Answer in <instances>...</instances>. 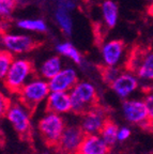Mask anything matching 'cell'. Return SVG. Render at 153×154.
I'll use <instances>...</instances> for the list:
<instances>
[{"label":"cell","mask_w":153,"mask_h":154,"mask_svg":"<svg viewBox=\"0 0 153 154\" xmlns=\"http://www.w3.org/2000/svg\"><path fill=\"white\" fill-rule=\"evenodd\" d=\"M131 136V131L127 128H119V133H118V140L119 141H124Z\"/></svg>","instance_id":"cell-28"},{"label":"cell","mask_w":153,"mask_h":154,"mask_svg":"<svg viewBox=\"0 0 153 154\" xmlns=\"http://www.w3.org/2000/svg\"><path fill=\"white\" fill-rule=\"evenodd\" d=\"M120 74L119 70L116 69V66H106L103 65L102 70H101V76H102V79L105 84L110 85L114 82L116 77Z\"/></svg>","instance_id":"cell-26"},{"label":"cell","mask_w":153,"mask_h":154,"mask_svg":"<svg viewBox=\"0 0 153 154\" xmlns=\"http://www.w3.org/2000/svg\"><path fill=\"white\" fill-rule=\"evenodd\" d=\"M56 51L59 56L67 58L75 64L81 65L84 62V57H83L81 53L78 51V48L75 47L74 44L71 43L70 41L59 42L56 45Z\"/></svg>","instance_id":"cell-17"},{"label":"cell","mask_w":153,"mask_h":154,"mask_svg":"<svg viewBox=\"0 0 153 154\" xmlns=\"http://www.w3.org/2000/svg\"><path fill=\"white\" fill-rule=\"evenodd\" d=\"M17 7V0H0V17H9Z\"/></svg>","instance_id":"cell-25"},{"label":"cell","mask_w":153,"mask_h":154,"mask_svg":"<svg viewBox=\"0 0 153 154\" xmlns=\"http://www.w3.org/2000/svg\"><path fill=\"white\" fill-rule=\"evenodd\" d=\"M72 11L65 9L62 7H57L56 11L54 13L55 22L60 28V30L65 34V35H71L73 32V17Z\"/></svg>","instance_id":"cell-18"},{"label":"cell","mask_w":153,"mask_h":154,"mask_svg":"<svg viewBox=\"0 0 153 154\" xmlns=\"http://www.w3.org/2000/svg\"><path fill=\"white\" fill-rule=\"evenodd\" d=\"M142 92L145 94L144 103L146 104L148 110V131L147 132L153 134V86H146L142 88Z\"/></svg>","instance_id":"cell-23"},{"label":"cell","mask_w":153,"mask_h":154,"mask_svg":"<svg viewBox=\"0 0 153 154\" xmlns=\"http://www.w3.org/2000/svg\"><path fill=\"white\" fill-rule=\"evenodd\" d=\"M85 132L79 126H65L54 149L58 154H75L85 137Z\"/></svg>","instance_id":"cell-7"},{"label":"cell","mask_w":153,"mask_h":154,"mask_svg":"<svg viewBox=\"0 0 153 154\" xmlns=\"http://www.w3.org/2000/svg\"><path fill=\"white\" fill-rule=\"evenodd\" d=\"M110 147L98 134H86L75 154H108Z\"/></svg>","instance_id":"cell-14"},{"label":"cell","mask_w":153,"mask_h":154,"mask_svg":"<svg viewBox=\"0 0 153 154\" xmlns=\"http://www.w3.org/2000/svg\"><path fill=\"white\" fill-rule=\"evenodd\" d=\"M101 12L104 24L107 26V28L113 29L117 25L118 16H119L118 5L113 0H105L101 5Z\"/></svg>","instance_id":"cell-20"},{"label":"cell","mask_w":153,"mask_h":154,"mask_svg":"<svg viewBox=\"0 0 153 154\" xmlns=\"http://www.w3.org/2000/svg\"><path fill=\"white\" fill-rule=\"evenodd\" d=\"M118 133H119V126H118V124L110 117H108L106 119L104 125L102 126V128H101L98 135L111 148L118 141Z\"/></svg>","instance_id":"cell-21"},{"label":"cell","mask_w":153,"mask_h":154,"mask_svg":"<svg viewBox=\"0 0 153 154\" xmlns=\"http://www.w3.org/2000/svg\"><path fill=\"white\" fill-rule=\"evenodd\" d=\"M151 51L150 47H147L144 45H136L130 51L129 55L126 56V60H125V70L127 72H131L136 75L137 70L140 66L141 62L144 61L146 56Z\"/></svg>","instance_id":"cell-15"},{"label":"cell","mask_w":153,"mask_h":154,"mask_svg":"<svg viewBox=\"0 0 153 154\" xmlns=\"http://www.w3.org/2000/svg\"><path fill=\"white\" fill-rule=\"evenodd\" d=\"M136 75L139 78L153 80V51H150L146 56L139 69L137 70Z\"/></svg>","instance_id":"cell-22"},{"label":"cell","mask_w":153,"mask_h":154,"mask_svg":"<svg viewBox=\"0 0 153 154\" xmlns=\"http://www.w3.org/2000/svg\"><path fill=\"white\" fill-rule=\"evenodd\" d=\"M109 87L118 96L124 99L138 88V80L135 74L126 71L124 73H120Z\"/></svg>","instance_id":"cell-12"},{"label":"cell","mask_w":153,"mask_h":154,"mask_svg":"<svg viewBox=\"0 0 153 154\" xmlns=\"http://www.w3.org/2000/svg\"><path fill=\"white\" fill-rule=\"evenodd\" d=\"M72 111L83 115L87 110L98 105V91L93 84L89 82H78L70 91Z\"/></svg>","instance_id":"cell-3"},{"label":"cell","mask_w":153,"mask_h":154,"mask_svg":"<svg viewBox=\"0 0 153 154\" xmlns=\"http://www.w3.org/2000/svg\"><path fill=\"white\" fill-rule=\"evenodd\" d=\"M124 118L132 124H135L144 131H148V110L144 101L126 100L122 103Z\"/></svg>","instance_id":"cell-8"},{"label":"cell","mask_w":153,"mask_h":154,"mask_svg":"<svg viewBox=\"0 0 153 154\" xmlns=\"http://www.w3.org/2000/svg\"><path fill=\"white\" fill-rule=\"evenodd\" d=\"M30 113L31 112L28 108H26L20 102H17L11 104L5 115V118L22 138L28 137L31 131Z\"/></svg>","instance_id":"cell-6"},{"label":"cell","mask_w":153,"mask_h":154,"mask_svg":"<svg viewBox=\"0 0 153 154\" xmlns=\"http://www.w3.org/2000/svg\"><path fill=\"white\" fill-rule=\"evenodd\" d=\"M13 60H14V55H12L5 48H0V80L3 82Z\"/></svg>","instance_id":"cell-24"},{"label":"cell","mask_w":153,"mask_h":154,"mask_svg":"<svg viewBox=\"0 0 153 154\" xmlns=\"http://www.w3.org/2000/svg\"><path fill=\"white\" fill-rule=\"evenodd\" d=\"M108 117L109 116L107 115L105 109L95 105L83 113L80 128H83L85 134H98Z\"/></svg>","instance_id":"cell-9"},{"label":"cell","mask_w":153,"mask_h":154,"mask_svg":"<svg viewBox=\"0 0 153 154\" xmlns=\"http://www.w3.org/2000/svg\"><path fill=\"white\" fill-rule=\"evenodd\" d=\"M125 51V43L122 40H110L101 46V56L104 65L117 66Z\"/></svg>","instance_id":"cell-11"},{"label":"cell","mask_w":153,"mask_h":154,"mask_svg":"<svg viewBox=\"0 0 153 154\" xmlns=\"http://www.w3.org/2000/svg\"><path fill=\"white\" fill-rule=\"evenodd\" d=\"M0 44L12 55H23L33 51L39 43L27 32H3L0 34Z\"/></svg>","instance_id":"cell-4"},{"label":"cell","mask_w":153,"mask_h":154,"mask_svg":"<svg viewBox=\"0 0 153 154\" xmlns=\"http://www.w3.org/2000/svg\"><path fill=\"white\" fill-rule=\"evenodd\" d=\"M34 74L32 62L27 58H14L5 75L3 84L5 89L12 94H17L23 87L31 79Z\"/></svg>","instance_id":"cell-1"},{"label":"cell","mask_w":153,"mask_h":154,"mask_svg":"<svg viewBox=\"0 0 153 154\" xmlns=\"http://www.w3.org/2000/svg\"><path fill=\"white\" fill-rule=\"evenodd\" d=\"M46 111L58 115L67 113L72 111V103L70 92L50 91L46 99Z\"/></svg>","instance_id":"cell-13"},{"label":"cell","mask_w":153,"mask_h":154,"mask_svg":"<svg viewBox=\"0 0 153 154\" xmlns=\"http://www.w3.org/2000/svg\"><path fill=\"white\" fill-rule=\"evenodd\" d=\"M16 27L27 33H45L48 30L47 24L42 18H22L16 22Z\"/></svg>","instance_id":"cell-19"},{"label":"cell","mask_w":153,"mask_h":154,"mask_svg":"<svg viewBox=\"0 0 153 154\" xmlns=\"http://www.w3.org/2000/svg\"><path fill=\"white\" fill-rule=\"evenodd\" d=\"M150 154H153V153H150Z\"/></svg>","instance_id":"cell-31"},{"label":"cell","mask_w":153,"mask_h":154,"mask_svg":"<svg viewBox=\"0 0 153 154\" xmlns=\"http://www.w3.org/2000/svg\"><path fill=\"white\" fill-rule=\"evenodd\" d=\"M41 154H50V153H48V152H43V153H41Z\"/></svg>","instance_id":"cell-30"},{"label":"cell","mask_w":153,"mask_h":154,"mask_svg":"<svg viewBox=\"0 0 153 154\" xmlns=\"http://www.w3.org/2000/svg\"><path fill=\"white\" fill-rule=\"evenodd\" d=\"M62 69H63V62L61 56L54 55L48 57L47 59H45L42 62L40 69H39V73H40V76L42 78H44L46 80H49L55 75H57Z\"/></svg>","instance_id":"cell-16"},{"label":"cell","mask_w":153,"mask_h":154,"mask_svg":"<svg viewBox=\"0 0 153 154\" xmlns=\"http://www.w3.org/2000/svg\"><path fill=\"white\" fill-rule=\"evenodd\" d=\"M148 13L151 15V16H153V5H151L148 7Z\"/></svg>","instance_id":"cell-29"},{"label":"cell","mask_w":153,"mask_h":154,"mask_svg":"<svg viewBox=\"0 0 153 154\" xmlns=\"http://www.w3.org/2000/svg\"><path fill=\"white\" fill-rule=\"evenodd\" d=\"M11 104H12V102H11L9 96H7L3 92L0 91V119L5 117Z\"/></svg>","instance_id":"cell-27"},{"label":"cell","mask_w":153,"mask_h":154,"mask_svg":"<svg viewBox=\"0 0 153 154\" xmlns=\"http://www.w3.org/2000/svg\"><path fill=\"white\" fill-rule=\"evenodd\" d=\"M38 128L44 142L48 147L54 148L61 137V134L65 128V124L60 115L47 112L39 121Z\"/></svg>","instance_id":"cell-5"},{"label":"cell","mask_w":153,"mask_h":154,"mask_svg":"<svg viewBox=\"0 0 153 154\" xmlns=\"http://www.w3.org/2000/svg\"><path fill=\"white\" fill-rule=\"evenodd\" d=\"M78 82L77 71L72 66H67L48 80V86L50 91L70 92Z\"/></svg>","instance_id":"cell-10"},{"label":"cell","mask_w":153,"mask_h":154,"mask_svg":"<svg viewBox=\"0 0 153 154\" xmlns=\"http://www.w3.org/2000/svg\"><path fill=\"white\" fill-rule=\"evenodd\" d=\"M50 93L48 80L44 79L42 77H32L20 91L17 93L18 102L30 110V112L40 105L41 103L46 101L47 96Z\"/></svg>","instance_id":"cell-2"}]
</instances>
